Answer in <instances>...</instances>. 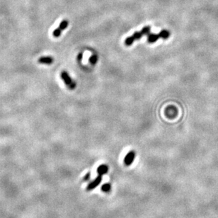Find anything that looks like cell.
<instances>
[{"label": "cell", "instance_id": "1", "mask_svg": "<svg viewBox=\"0 0 218 218\" xmlns=\"http://www.w3.org/2000/svg\"><path fill=\"white\" fill-rule=\"evenodd\" d=\"M61 77L62 80L65 81V84L68 86V87H69V89H75V87H76V83L72 81V79H71V77H69V75H68V73L67 72H65V71L62 72Z\"/></svg>", "mask_w": 218, "mask_h": 218}, {"label": "cell", "instance_id": "2", "mask_svg": "<svg viewBox=\"0 0 218 218\" xmlns=\"http://www.w3.org/2000/svg\"><path fill=\"white\" fill-rule=\"evenodd\" d=\"M135 152L134 151H130L126 155L125 157L124 158V164L126 166H130L133 163L135 159Z\"/></svg>", "mask_w": 218, "mask_h": 218}, {"label": "cell", "instance_id": "3", "mask_svg": "<svg viewBox=\"0 0 218 218\" xmlns=\"http://www.w3.org/2000/svg\"><path fill=\"white\" fill-rule=\"evenodd\" d=\"M101 180H102L101 176H99H99H98V177L96 178L94 181H93L92 182L89 183V185L87 186V191H91V190L94 189L96 187H97L99 184H100L101 182Z\"/></svg>", "mask_w": 218, "mask_h": 218}, {"label": "cell", "instance_id": "4", "mask_svg": "<svg viewBox=\"0 0 218 218\" xmlns=\"http://www.w3.org/2000/svg\"><path fill=\"white\" fill-rule=\"evenodd\" d=\"M38 62L40 64H44V65H51L54 62V59L51 56H43L38 59Z\"/></svg>", "mask_w": 218, "mask_h": 218}, {"label": "cell", "instance_id": "5", "mask_svg": "<svg viewBox=\"0 0 218 218\" xmlns=\"http://www.w3.org/2000/svg\"><path fill=\"white\" fill-rule=\"evenodd\" d=\"M108 171H109V167L106 164H101V166H99L97 169V173L99 176H103V175L107 173Z\"/></svg>", "mask_w": 218, "mask_h": 218}, {"label": "cell", "instance_id": "6", "mask_svg": "<svg viewBox=\"0 0 218 218\" xmlns=\"http://www.w3.org/2000/svg\"><path fill=\"white\" fill-rule=\"evenodd\" d=\"M147 41L148 42L150 43H155L156 41H157V40L159 38V36L158 34H155V33H149L147 34Z\"/></svg>", "mask_w": 218, "mask_h": 218}, {"label": "cell", "instance_id": "7", "mask_svg": "<svg viewBox=\"0 0 218 218\" xmlns=\"http://www.w3.org/2000/svg\"><path fill=\"white\" fill-rule=\"evenodd\" d=\"M158 35L159 36V38H163V39H167V38H169L170 33L169 31L164 29V30L160 31V32L158 33Z\"/></svg>", "mask_w": 218, "mask_h": 218}, {"label": "cell", "instance_id": "8", "mask_svg": "<svg viewBox=\"0 0 218 218\" xmlns=\"http://www.w3.org/2000/svg\"><path fill=\"white\" fill-rule=\"evenodd\" d=\"M111 186L109 183H105L103 186H101V191H103L105 193H109L111 191Z\"/></svg>", "mask_w": 218, "mask_h": 218}, {"label": "cell", "instance_id": "9", "mask_svg": "<svg viewBox=\"0 0 218 218\" xmlns=\"http://www.w3.org/2000/svg\"><path fill=\"white\" fill-rule=\"evenodd\" d=\"M68 24H69V23H68L67 21V20H63L61 22V23H60V26H59V29H60L61 31L65 30V29H66V28L68 26Z\"/></svg>", "mask_w": 218, "mask_h": 218}, {"label": "cell", "instance_id": "10", "mask_svg": "<svg viewBox=\"0 0 218 218\" xmlns=\"http://www.w3.org/2000/svg\"><path fill=\"white\" fill-rule=\"evenodd\" d=\"M142 36H143V34L142 33L141 31H140V32H135L134 33H133V35H132V37H133L135 41V40L140 39Z\"/></svg>", "mask_w": 218, "mask_h": 218}, {"label": "cell", "instance_id": "11", "mask_svg": "<svg viewBox=\"0 0 218 218\" xmlns=\"http://www.w3.org/2000/svg\"><path fill=\"white\" fill-rule=\"evenodd\" d=\"M135 40L133 39V38L131 36L128 37V38H127L125 39V44L126 45H127V46H129V45H131L132 44L134 43Z\"/></svg>", "mask_w": 218, "mask_h": 218}, {"label": "cell", "instance_id": "12", "mask_svg": "<svg viewBox=\"0 0 218 218\" xmlns=\"http://www.w3.org/2000/svg\"><path fill=\"white\" fill-rule=\"evenodd\" d=\"M150 30H151V27L149 26H147L144 27L143 29L141 30V32H142V33L143 34V35H147V34H149V32H150Z\"/></svg>", "mask_w": 218, "mask_h": 218}, {"label": "cell", "instance_id": "13", "mask_svg": "<svg viewBox=\"0 0 218 218\" xmlns=\"http://www.w3.org/2000/svg\"><path fill=\"white\" fill-rule=\"evenodd\" d=\"M98 61V57L96 55H93L90 57L89 58V62L91 64V65H95Z\"/></svg>", "mask_w": 218, "mask_h": 218}, {"label": "cell", "instance_id": "14", "mask_svg": "<svg viewBox=\"0 0 218 218\" xmlns=\"http://www.w3.org/2000/svg\"><path fill=\"white\" fill-rule=\"evenodd\" d=\"M61 32L62 31L60 30L59 28H57V29H56L55 30L53 31V36L56 37V38H58V37H60V35H61Z\"/></svg>", "mask_w": 218, "mask_h": 218}, {"label": "cell", "instance_id": "15", "mask_svg": "<svg viewBox=\"0 0 218 218\" xmlns=\"http://www.w3.org/2000/svg\"><path fill=\"white\" fill-rule=\"evenodd\" d=\"M89 178H90V173H87V174L85 175V176L84 177V181H88L89 179Z\"/></svg>", "mask_w": 218, "mask_h": 218}, {"label": "cell", "instance_id": "16", "mask_svg": "<svg viewBox=\"0 0 218 218\" xmlns=\"http://www.w3.org/2000/svg\"><path fill=\"white\" fill-rule=\"evenodd\" d=\"M82 55H83L82 53H79V55H78V60L79 62L81 61V60H82Z\"/></svg>", "mask_w": 218, "mask_h": 218}]
</instances>
